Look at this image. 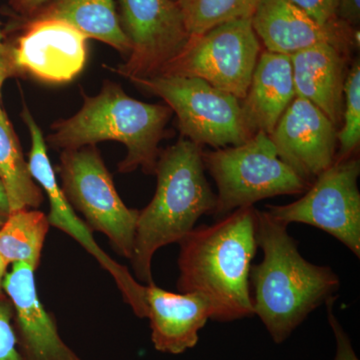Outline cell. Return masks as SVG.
<instances>
[{
  "label": "cell",
  "mask_w": 360,
  "mask_h": 360,
  "mask_svg": "<svg viewBox=\"0 0 360 360\" xmlns=\"http://www.w3.org/2000/svg\"><path fill=\"white\" fill-rule=\"evenodd\" d=\"M257 210L238 208L215 224L194 227L180 240V293H198L212 305V321L229 322L255 314L251 262L257 250Z\"/></svg>",
  "instance_id": "1"
},
{
  "label": "cell",
  "mask_w": 360,
  "mask_h": 360,
  "mask_svg": "<svg viewBox=\"0 0 360 360\" xmlns=\"http://www.w3.org/2000/svg\"><path fill=\"white\" fill-rule=\"evenodd\" d=\"M288 229L266 210H257V243L264 259L251 265L253 311L278 345L340 288L330 267L311 264L300 255Z\"/></svg>",
  "instance_id": "2"
},
{
  "label": "cell",
  "mask_w": 360,
  "mask_h": 360,
  "mask_svg": "<svg viewBox=\"0 0 360 360\" xmlns=\"http://www.w3.org/2000/svg\"><path fill=\"white\" fill-rule=\"evenodd\" d=\"M202 151L182 136L160 151L155 193L148 205L139 210L130 259L139 283H155L153 259L160 248L179 243L202 215L214 214L217 194L205 176Z\"/></svg>",
  "instance_id": "3"
},
{
  "label": "cell",
  "mask_w": 360,
  "mask_h": 360,
  "mask_svg": "<svg viewBox=\"0 0 360 360\" xmlns=\"http://www.w3.org/2000/svg\"><path fill=\"white\" fill-rule=\"evenodd\" d=\"M77 115L52 125L47 141L54 148L77 149L104 141L124 144L127 155L118 165L122 174L141 168L155 174L160 155V142L174 111L163 104L142 103L127 96L122 87L105 82L96 96H84Z\"/></svg>",
  "instance_id": "4"
},
{
  "label": "cell",
  "mask_w": 360,
  "mask_h": 360,
  "mask_svg": "<svg viewBox=\"0 0 360 360\" xmlns=\"http://www.w3.org/2000/svg\"><path fill=\"white\" fill-rule=\"evenodd\" d=\"M202 160L217 184V219L274 196L304 193L311 184L281 160L264 131L240 146L202 151Z\"/></svg>",
  "instance_id": "5"
},
{
  "label": "cell",
  "mask_w": 360,
  "mask_h": 360,
  "mask_svg": "<svg viewBox=\"0 0 360 360\" xmlns=\"http://www.w3.org/2000/svg\"><path fill=\"white\" fill-rule=\"evenodd\" d=\"M130 82L162 98L176 115L181 136L201 148L240 146L257 132L238 98L200 78L153 75Z\"/></svg>",
  "instance_id": "6"
},
{
  "label": "cell",
  "mask_w": 360,
  "mask_h": 360,
  "mask_svg": "<svg viewBox=\"0 0 360 360\" xmlns=\"http://www.w3.org/2000/svg\"><path fill=\"white\" fill-rule=\"evenodd\" d=\"M58 172L63 193L90 231L108 236L118 255L131 259L139 210L127 207L118 195L96 146L63 150Z\"/></svg>",
  "instance_id": "7"
},
{
  "label": "cell",
  "mask_w": 360,
  "mask_h": 360,
  "mask_svg": "<svg viewBox=\"0 0 360 360\" xmlns=\"http://www.w3.org/2000/svg\"><path fill=\"white\" fill-rule=\"evenodd\" d=\"M262 51L251 18H239L191 37L156 75L200 78L243 101Z\"/></svg>",
  "instance_id": "8"
},
{
  "label": "cell",
  "mask_w": 360,
  "mask_h": 360,
  "mask_svg": "<svg viewBox=\"0 0 360 360\" xmlns=\"http://www.w3.org/2000/svg\"><path fill=\"white\" fill-rule=\"evenodd\" d=\"M356 155L335 160L314 180L300 200L285 205H266L274 219L290 225L321 229L360 257V193Z\"/></svg>",
  "instance_id": "9"
},
{
  "label": "cell",
  "mask_w": 360,
  "mask_h": 360,
  "mask_svg": "<svg viewBox=\"0 0 360 360\" xmlns=\"http://www.w3.org/2000/svg\"><path fill=\"white\" fill-rule=\"evenodd\" d=\"M120 6L131 51L113 71L129 80L158 75L191 39L176 0H120Z\"/></svg>",
  "instance_id": "10"
},
{
  "label": "cell",
  "mask_w": 360,
  "mask_h": 360,
  "mask_svg": "<svg viewBox=\"0 0 360 360\" xmlns=\"http://www.w3.org/2000/svg\"><path fill=\"white\" fill-rule=\"evenodd\" d=\"M22 118L32 137L28 165L33 179L39 184L49 198L51 210L47 217L49 224L68 234L96 258V262L115 279L123 300L131 307L134 314L137 317L146 319V284L139 283L127 267L112 259L97 245L92 234L94 232L90 231L84 220L77 217L58 186L56 172L47 155L44 134L27 108L22 111Z\"/></svg>",
  "instance_id": "11"
},
{
  "label": "cell",
  "mask_w": 360,
  "mask_h": 360,
  "mask_svg": "<svg viewBox=\"0 0 360 360\" xmlns=\"http://www.w3.org/2000/svg\"><path fill=\"white\" fill-rule=\"evenodd\" d=\"M338 132V127L314 103L295 96L269 139L281 160L312 184L335 163Z\"/></svg>",
  "instance_id": "12"
},
{
  "label": "cell",
  "mask_w": 360,
  "mask_h": 360,
  "mask_svg": "<svg viewBox=\"0 0 360 360\" xmlns=\"http://www.w3.org/2000/svg\"><path fill=\"white\" fill-rule=\"evenodd\" d=\"M251 25L265 51L291 54L317 44L352 53L359 47V30L347 23L321 25L288 0H260Z\"/></svg>",
  "instance_id": "13"
},
{
  "label": "cell",
  "mask_w": 360,
  "mask_h": 360,
  "mask_svg": "<svg viewBox=\"0 0 360 360\" xmlns=\"http://www.w3.org/2000/svg\"><path fill=\"white\" fill-rule=\"evenodd\" d=\"M86 40L60 21L32 20L13 44L18 71L51 84L70 82L86 63Z\"/></svg>",
  "instance_id": "14"
},
{
  "label": "cell",
  "mask_w": 360,
  "mask_h": 360,
  "mask_svg": "<svg viewBox=\"0 0 360 360\" xmlns=\"http://www.w3.org/2000/svg\"><path fill=\"white\" fill-rule=\"evenodd\" d=\"M4 290L13 305L22 360H84L61 338L56 321L40 302L32 266L11 264L4 276Z\"/></svg>",
  "instance_id": "15"
},
{
  "label": "cell",
  "mask_w": 360,
  "mask_h": 360,
  "mask_svg": "<svg viewBox=\"0 0 360 360\" xmlns=\"http://www.w3.org/2000/svg\"><path fill=\"white\" fill-rule=\"evenodd\" d=\"M144 300L151 340L163 354H184L195 347L212 317V303L198 293L169 292L153 283L146 284Z\"/></svg>",
  "instance_id": "16"
},
{
  "label": "cell",
  "mask_w": 360,
  "mask_h": 360,
  "mask_svg": "<svg viewBox=\"0 0 360 360\" xmlns=\"http://www.w3.org/2000/svg\"><path fill=\"white\" fill-rule=\"evenodd\" d=\"M350 56V52L324 44L290 56L296 96L314 103L338 129L342 125Z\"/></svg>",
  "instance_id": "17"
},
{
  "label": "cell",
  "mask_w": 360,
  "mask_h": 360,
  "mask_svg": "<svg viewBox=\"0 0 360 360\" xmlns=\"http://www.w3.org/2000/svg\"><path fill=\"white\" fill-rule=\"evenodd\" d=\"M295 96L290 56L262 51L248 94L240 101L253 129L269 136Z\"/></svg>",
  "instance_id": "18"
},
{
  "label": "cell",
  "mask_w": 360,
  "mask_h": 360,
  "mask_svg": "<svg viewBox=\"0 0 360 360\" xmlns=\"http://www.w3.org/2000/svg\"><path fill=\"white\" fill-rule=\"evenodd\" d=\"M34 20L60 21L87 39L103 41L124 56L131 51L113 0H54L35 14Z\"/></svg>",
  "instance_id": "19"
},
{
  "label": "cell",
  "mask_w": 360,
  "mask_h": 360,
  "mask_svg": "<svg viewBox=\"0 0 360 360\" xmlns=\"http://www.w3.org/2000/svg\"><path fill=\"white\" fill-rule=\"evenodd\" d=\"M0 181L6 191L11 212L39 210L44 203V191L33 179L20 139L2 108H0Z\"/></svg>",
  "instance_id": "20"
},
{
  "label": "cell",
  "mask_w": 360,
  "mask_h": 360,
  "mask_svg": "<svg viewBox=\"0 0 360 360\" xmlns=\"http://www.w3.org/2000/svg\"><path fill=\"white\" fill-rule=\"evenodd\" d=\"M49 227V217L39 210L9 213L0 226V257L8 266L25 264L37 270Z\"/></svg>",
  "instance_id": "21"
},
{
  "label": "cell",
  "mask_w": 360,
  "mask_h": 360,
  "mask_svg": "<svg viewBox=\"0 0 360 360\" xmlns=\"http://www.w3.org/2000/svg\"><path fill=\"white\" fill-rule=\"evenodd\" d=\"M260 0H176L191 37L239 18H251Z\"/></svg>",
  "instance_id": "22"
},
{
  "label": "cell",
  "mask_w": 360,
  "mask_h": 360,
  "mask_svg": "<svg viewBox=\"0 0 360 360\" xmlns=\"http://www.w3.org/2000/svg\"><path fill=\"white\" fill-rule=\"evenodd\" d=\"M340 150L335 160H347L356 155L360 141V65L359 58L348 70L345 84V110L342 129L338 130Z\"/></svg>",
  "instance_id": "23"
},
{
  "label": "cell",
  "mask_w": 360,
  "mask_h": 360,
  "mask_svg": "<svg viewBox=\"0 0 360 360\" xmlns=\"http://www.w3.org/2000/svg\"><path fill=\"white\" fill-rule=\"evenodd\" d=\"M0 360H22L14 328V309L7 295L0 297Z\"/></svg>",
  "instance_id": "24"
},
{
  "label": "cell",
  "mask_w": 360,
  "mask_h": 360,
  "mask_svg": "<svg viewBox=\"0 0 360 360\" xmlns=\"http://www.w3.org/2000/svg\"><path fill=\"white\" fill-rule=\"evenodd\" d=\"M292 6L321 25L340 22L338 18V0H288Z\"/></svg>",
  "instance_id": "25"
},
{
  "label": "cell",
  "mask_w": 360,
  "mask_h": 360,
  "mask_svg": "<svg viewBox=\"0 0 360 360\" xmlns=\"http://www.w3.org/2000/svg\"><path fill=\"white\" fill-rule=\"evenodd\" d=\"M335 297L330 298L326 303L328 307V321L330 323L331 328L335 331L336 341H338V354L335 360H359L355 355L352 345H350L349 338L347 333L343 331L340 322L333 314V303L335 302Z\"/></svg>",
  "instance_id": "26"
},
{
  "label": "cell",
  "mask_w": 360,
  "mask_h": 360,
  "mask_svg": "<svg viewBox=\"0 0 360 360\" xmlns=\"http://www.w3.org/2000/svg\"><path fill=\"white\" fill-rule=\"evenodd\" d=\"M18 75L20 71L14 59L13 44L2 41L0 44V96H1L2 85L7 78L16 77Z\"/></svg>",
  "instance_id": "27"
},
{
  "label": "cell",
  "mask_w": 360,
  "mask_h": 360,
  "mask_svg": "<svg viewBox=\"0 0 360 360\" xmlns=\"http://www.w3.org/2000/svg\"><path fill=\"white\" fill-rule=\"evenodd\" d=\"M338 18L352 27L359 28L360 0H338Z\"/></svg>",
  "instance_id": "28"
},
{
  "label": "cell",
  "mask_w": 360,
  "mask_h": 360,
  "mask_svg": "<svg viewBox=\"0 0 360 360\" xmlns=\"http://www.w3.org/2000/svg\"><path fill=\"white\" fill-rule=\"evenodd\" d=\"M54 0H8L9 4L20 15L32 18Z\"/></svg>",
  "instance_id": "29"
},
{
  "label": "cell",
  "mask_w": 360,
  "mask_h": 360,
  "mask_svg": "<svg viewBox=\"0 0 360 360\" xmlns=\"http://www.w3.org/2000/svg\"><path fill=\"white\" fill-rule=\"evenodd\" d=\"M9 213H11V210H9L6 191L0 181V226L6 222Z\"/></svg>",
  "instance_id": "30"
},
{
  "label": "cell",
  "mask_w": 360,
  "mask_h": 360,
  "mask_svg": "<svg viewBox=\"0 0 360 360\" xmlns=\"http://www.w3.org/2000/svg\"><path fill=\"white\" fill-rule=\"evenodd\" d=\"M7 269H8V265L0 257V297H4V296L6 295L4 290V276H6Z\"/></svg>",
  "instance_id": "31"
},
{
  "label": "cell",
  "mask_w": 360,
  "mask_h": 360,
  "mask_svg": "<svg viewBox=\"0 0 360 360\" xmlns=\"http://www.w3.org/2000/svg\"><path fill=\"white\" fill-rule=\"evenodd\" d=\"M4 41V34H2L1 30H0V44Z\"/></svg>",
  "instance_id": "32"
}]
</instances>
